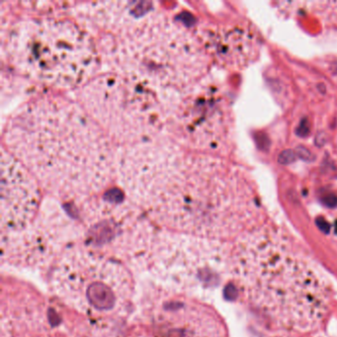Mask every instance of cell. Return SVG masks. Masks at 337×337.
<instances>
[{
	"label": "cell",
	"mask_w": 337,
	"mask_h": 337,
	"mask_svg": "<svg viewBox=\"0 0 337 337\" xmlns=\"http://www.w3.org/2000/svg\"><path fill=\"white\" fill-rule=\"evenodd\" d=\"M155 337H229L210 308L192 302L163 303L154 316Z\"/></svg>",
	"instance_id": "cell-10"
},
{
	"label": "cell",
	"mask_w": 337,
	"mask_h": 337,
	"mask_svg": "<svg viewBox=\"0 0 337 337\" xmlns=\"http://www.w3.org/2000/svg\"><path fill=\"white\" fill-rule=\"evenodd\" d=\"M137 2L83 3L77 22L95 41L100 60L110 69L166 98L204 80L209 57L184 26Z\"/></svg>",
	"instance_id": "cell-3"
},
{
	"label": "cell",
	"mask_w": 337,
	"mask_h": 337,
	"mask_svg": "<svg viewBox=\"0 0 337 337\" xmlns=\"http://www.w3.org/2000/svg\"><path fill=\"white\" fill-rule=\"evenodd\" d=\"M54 288L66 304L93 317L120 314L133 292L131 276L122 265L84 250L68 252L60 260Z\"/></svg>",
	"instance_id": "cell-8"
},
{
	"label": "cell",
	"mask_w": 337,
	"mask_h": 337,
	"mask_svg": "<svg viewBox=\"0 0 337 337\" xmlns=\"http://www.w3.org/2000/svg\"><path fill=\"white\" fill-rule=\"evenodd\" d=\"M9 63L24 77L58 89L80 88L99 67L92 36L78 22L30 18L9 27L3 37Z\"/></svg>",
	"instance_id": "cell-5"
},
{
	"label": "cell",
	"mask_w": 337,
	"mask_h": 337,
	"mask_svg": "<svg viewBox=\"0 0 337 337\" xmlns=\"http://www.w3.org/2000/svg\"><path fill=\"white\" fill-rule=\"evenodd\" d=\"M200 42L207 53L219 64L243 67L256 58L258 41L247 28L221 26L201 32Z\"/></svg>",
	"instance_id": "cell-11"
},
{
	"label": "cell",
	"mask_w": 337,
	"mask_h": 337,
	"mask_svg": "<svg viewBox=\"0 0 337 337\" xmlns=\"http://www.w3.org/2000/svg\"><path fill=\"white\" fill-rule=\"evenodd\" d=\"M7 152L52 195L79 203L107 188L118 171L113 142L78 102L44 96L8 120Z\"/></svg>",
	"instance_id": "cell-2"
},
{
	"label": "cell",
	"mask_w": 337,
	"mask_h": 337,
	"mask_svg": "<svg viewBox=\"0 0 337 337\" xmlns=\"http://www.w3.org/2000/svg\"><path fill=\"white\" fill-rule=\"evenodd\" d=\"M314 4L317 6V13L330 26L337 29V1L316 2Z\"/></svg>",
	"instance_id": "cell-12"
},
{
	"label": "cell",
	"mask_w": 337,
	"mask_h": 337,
	"mask_svg": "<svg viewBox=\"0 0 337 337\" xmlns=\"http://www.w3.org/2000/svg\"><path fill=\"white\" fill-rule=\"evenodd\" d=\"M163 99V131L168 139L189 152L226 154L233 141V116L216 83L205 78Z\"/></svg>",
	"instance_id": "cell-7"
},
{
	"label": "cell",
	"mask_w": 337,
	"mask_h": 337,
	"mask_svg": "<svg viewBox=\"0 0 337 337\" xmlns=\"http://www.w3.org/2000/svg\"><path fill=\"white\" fill-rule=\"evenodd\" d=\"M77 99L112 142L124 147L163 131V104L157 93L115 72L95 76L78 89Z\"/></svg>",
	"instance_id": "cell-6"
},
{
	"label": "cell",
	"mask_w": 337,
	"mask_h": 337,
	"mask_svg": "<svg viewBox=\"0 0 337 337\" xmlns=\"http://www.w3.org/2000/svg\"><path fill=\"white\" fill-rule=\"evenodd\" d=\"M227 261L241 299L280 333L309 335L327 319L329 278L280 229L265 221L232 244Z\"/></svg>",
	"instance_id": "cell-4"
},
{
	"label": "cell",
	"mask_w": 337,
	"mask_h": 337,
	"mask_svg": "<svg viewBox=\"0 0 337 337\" xmlns=\"http://www.w3.org/2000/svg\"><path fill=\"white\" fill-rule=\"evenodd\" d=\"M40 184L7 151H1V228L2 235L20 233L37 218Z\"/></svg>",
	"instance_id": "cell-9"
},
{
	"label": "cell",
	"mask_w": 337,
	"mask_h": 337,
	"mask_svg": "<svg viewBox=\"0 0 337 337\" xmlns=\"http://www.w3.org/2000/svg\"><path fill=\"white\" fill-rule=\"evenodd\" d=\"M117 174L134 204L193 238L230 245L265 222L257 192L240 167L169 139L124 147Z\"/></svg>",
	"instance_id": "cell-1"
}]
</instances>
